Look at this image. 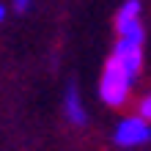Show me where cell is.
Listing matches in <instances>:
<instances>
[{"instance_id":"277c9868","label":"cell","mask_w":151,"mask_h":151,"mask_svg":"<svg viewBox=\"0 0 151 151\" xmlns=\"http://www.w3.org/2000/svg\"><path fill=\"white\" fill-rule=\"evenodd\" d=\"M63 115L74 127H83L88 121V110H85V102H83V96H80L77 85H69L66 93H63Z\"/></svg>"},{"instance_id":"7a4b0ae2","label":"cell","mask_w":151,"mask_h":151,"mask_svg":"<svg viewBox=\"0 0 151 151\" xmlns=\"http://www.w3.org/2000/svg\"><path fill=\"white\" fill-rule=\"evenodd\" d=\"M115 33L124 41H140L143 44V3L140 0H124L115 11Z\"/></svg>"},{"instance_id":"3957f363","label":"cell","mask_w":151,"mask_h":151,"mask_svg":"<svg viewBox=\"0 0 151 151\" xmlns=\"http://www.w3.org/2000/svg\"><path fill=\"white\" fill-rule=\"evenodd\" d=\"M113 143L121 148H140L151 143V124L143 121L140 115H127L113 129Z\"/></svg>"},{"instance_id":"5b68a950","label":"cell","mask_w":151,"mask_h":151,"mask_svg":"<svg viewBox=\"0 0 151 151\" xmlns=\"http://www.w3.org/2000/svg\"><path fill=\"white\" fill-rule=\"evenodd\" d=\"M137 115H140L143 121L151 124V91L143 96V99H140V104H137Z\"/></svg>"},{"instance_id":"52a82bcc","label":"cell","mask_w":151,"mask_h":151,"mask_svg":"<svg viewBox=\"0 0 151 151\" xmlns=\"http://www.w3.org/2000/svg\"><path fill=\"white\" fill-rule=\"evenodd\" d=\"M3 19H6V6L0 3V25H3Z\"/></svg>"},{"instance_id":"6da1fadb","label":"cell","mask_w":151,"mask_h":151,"mask_svg":"<svg viewBox=\"0 0 151 151\" xmlns=\"http://www.w3.org/2000/svg\"><path fill=\"white\" fill-rule=\"evenodd\" d=\"M140 69H143V44L118 39L99 77V96L110 107H121L129 102Z\"/></svg>"},{"instance_id":"8992f818","label":"cell","mask_w":151,"mask_h":151,"mask_svg":"<svg viewBox=\"0 0 151 151\" xmlns=\"http://www.w3.org/2000/svg\"><path fill=\"white\" fill-rule=\"evenodd\" d=\"M14 6H17V11H25L30 6V0H14Z\"/></svg>"}]
</instances>
